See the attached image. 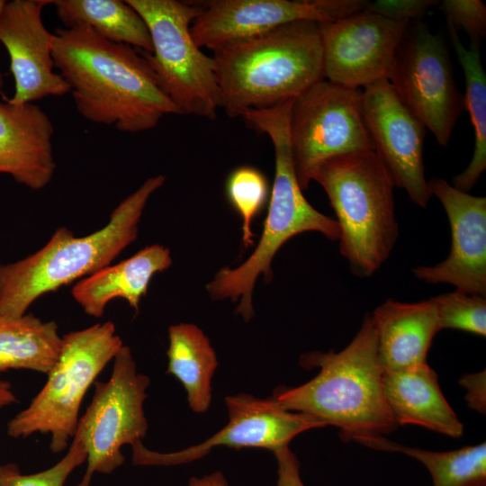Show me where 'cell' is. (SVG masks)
Instances as JSON below:
<instances>
[{
  "label": "cell",
  "mask_w": 486,
  "mask_h": 486,
  "mask_svg": "<svg viewBox=\"0 0 486 486\" xmlns=\"http://www.w3.org/2000/svg\"><path fill=\"white\" fill-rule=\"evenodd\" d=\"M165 181L163 175L148 178L112 210L102 229L76 237L69 229L59 227L33 254L0 264V314L22 316L40 296L111 265L137 239L143 210Z\"/></svg>",
  "instance_id": "277c9868"
},
{
  "label": "cell",
  "mask_w": 486,
  "mask_h": 486,
  "mask_svg": "<svg viewBox=\"0 0 486 486\" xmlns=\"http://www.w3.org/2000/svg\"><path fill=\"white\" fill-rule=\"evenodd\" d=\"M212 52L222 108L230 118L294 99L325 79L315 22L286 23Z\"/></svg>",
  "instance_id": "3957f363"
},
{
  "label": "cell",
  "mask_w": 486,
  "mask_h": 486,
  "mask_svg": "<svg viewBox=\"0 0 486 486\" xmlns=\"http://www.w3.org/2000/svg\"><path fill=\"white\" fill-rule=\"evenodd\" d=\"M122 346L110 320L64 335L47 382L30 405L10 419L8 436L50 434L51 452L65 450L75 435L87 390Z\"/></svg>",
  "instance_id": "52a82bcc"
},
{
  "label": "cell",
  "mask_w": 486,
  "mask_h": 486,
  "mask_svg": "<svg viewBox=\"0 0 486 486\" xmlns=\"http://www.w3.org/2000/svg\"><path fill=\"white\" fill-rule=\"evenodd\" d=\"M168 338L166 374L181 382L193 411H207L212 401L211 382L218 366L209 338L190 323L170 326Z\"/></svg>",
  "instance_id": "7402d4cb"
},
{
  "label": "cell",
  "mask_w": 486,
  "mask_h": 486,
  "mask_svg": "<svg viewBox=\"0 0 486 486\" xmlns=\"http://www.w3.org/2000/svg\"><path fill=\"white\" fill-rule=\"evenodd\" d=\"M62 337L55 321L32 314H0V374L25 369L48 374L61 348Z\"/></svg>",
  "instance_id": "603a6c76"
},
{
  "label": "cell",
  "mask_w": 486,
  "mask_h": 486,
  "mask_svg": "<svg viewBox=\"0 0 486 486\" xmlns=\"http://www.w3.org/2000/svg\"><path fill=\"white\" fill-rule=\"evenodd\" d=\"M202 4L190 31L195 44L212 51L281 25L327 23L364 10L363 0H212Z\"/></svg>",
  "instance_id": "9a60e30c"
},
{
  "label": "cell",
  "mask_w": 486,
  "mask_h": 486,
  "mask_svg": "<svg viewBox=\"0 0 486 486\" xmlns=\"http://www.w3.org/2000/svg\"><path fill=\"white\" fill-rule=\"evenodd\" d=\"M361 90L322 79L294 98L289 120L293 166L302 190L333 158L374 150L360 102Z\"/></svg>",
  "instance_id": "30bf717a"
},
{
  "label": "cell",
  "mask_w": 486,
  "mask_h": 486,
  "mask_svg": "<svg viewBox=\"0 0 486 486\" xmlns=\"http://www.w3.org/2000/svg\"><path fill=\"white\" fill-rule=\"evenodd\" d=\"M113 360L108 381L94 382L92 401L73 436L87 453L86 470L77 486H90L94 472L108 474L120 467L124 462L122 447L141 441L148 431L143 404L150 380L137 372L129 346H123Z\"/></svg>",
  "instance_id": "9c48e42d"
},
{
  "label": "cell",
  "mask_w": 486,
  "mask_h": 486,
  "mask_svg": "<svg viewBox=\"0 0 486 486\" xmlns=\"http://www.w3.org/2000/svg\"><path fill=\"white\" fill-rule=\"evenodd\" d=\"M52 58L77 112L92 122L136 133L153 129L165 115L179 113L141 51L88 26L58 29Z\"/></svg>",
  "instance_id": "6da1fadb"
},
{
  "label": "cell",
  "mask_w": 486,
  "mask_h": 486,
  "mask_svg": "<svg viewBox=\"0 0 486 486\" xmlns=\"http://www.w3.org/2000/svg\"><path fill=\"white\" fill-rule=\"evenodd\" d=\"M229 422L204 442L174 453H158L145 447L141 441L131 446L136 465H175L207 455L212 448L228 446L266 448L273 453L288 446L299 434L325 427L313 416L284 409L273 397L259 399L249 394L226 397Z\"/></svg>",
  "instance_id": "7c38bea8"
},
{
  "label": "cell",
  "mask_w": 486,
  "mask_h": 486,
  "mask_svg": "<svg viewBox=\"0 0 486 486\" xmlns=\"http://www.w3.org/2000/svg\"><path fill=\"white\" fill-rule=\"evenodd\" d=\"M428 184L446 211L452 245L444 261L418 266L414 275L430 284H450L456 290L486 296V198L471 195L439 177Z\"/></svg>",
  "instance_id": "e0dca14e"
},
{
  "label": "cell",
  "mask_w": 486,
  "mask_h": 486,
  "mask_svg": "<svg viewBox=\"0 0 486 486\" xmlns=\"http://www.w3.org/2000/svg\"><path fill=\"white\" fill-rule=\"evenodd\" d=\"M274 454L277 461L276 486H305L301 478L300 463L289 446L274 452Z\"/></svg>",
  "instance_id": "d6a6232c"
},
{
  "label": "cell",
  "mask_w": 486,
  "mask_h": 486,
  "mask_svg": "<svg viewBox=\"0 0 486 486\" xmlns=\"http://www.w3.org/2000/svg\"><path fill=\"white\" fill-rule=\"evenodd\" d=\"M17 399L7 381L0 380V409L16 403Z\"/></svg>",
  "instance_id": "e575fe53"
},
{
  "label": "cell",
  "mask_w": 486,
  "mask_h": 486,
  "mask_svg": "<svg viewBox=\"0 0 486 486\" xmlns=\"http://www.w3.org/2000/svg\"><path fill=\"white\" fill-rule=\"evenodd\" d=\"M228 200L242 220V244H254L252 222L262 211L268 197V183L258 169L240 166L233 170L226 183Z\"/></svg>",
  "instance_id": "4316f807"
},
{
  "label": "cell",
  "mask_w": 486,
  "mask_h": 486,
  "mask_svg": "<svg viewBox=\"0 0 486 486\" xmlns=\"http://www.w3.org/2000/svg\"><path fill=\"white\" fill-rule=\"evenodd\" d=\"M448 51L420 21L409 23L388 76L408 109L446 147L462 112Z\"/></svg>",
  "instance_id": "8fae6325"
},
{
  "label": "cell",
  "mask_w": 486,
  "mask_h": 486,
  "mask_svg": "<svg viewBox=\"0 0 486 486\" xmlns=\"http://www.w3.org/2000/svg\"><path fill=\"white\" fill-rule=\"evenodd\" d=\"M189 486H229L227 480L220 472H215L201 478L192 477Z\"/></svg>",
  "instance_id": "836d02e7"
},
{
  "label": "cell",
  "mask_w": 486,
  "mask_h": 486,
  "mask_svg": "<svg viewBox=\"0 0 486 486\" xmlns=\"http://www.w3.org/2000/svg\"><path fill=\"white\" fill-rule=\"evenodd\" d=\"M148 29L153 50L143 52L179 113L215 120L222 98L212 57L195 44L191 25L201 8L176 0H126Z\"/></svg>",
  "instance_id": "ba28073f"
},
{
  "label": "cell",
  "mask_w": 486,
  "mask_h": 486,
  "mask_svg": "<svg viewBox=\"0 0 486 486\" xmlns=\"http://www.w3.org/2000/svg\"><path fill=\"white\" fill-rule=\"evenodd\" d=\"M372 448L416 459L429 472L433 486H486L485 442L451 451H431L382 438Z\"/></svg>",
  "instance_id": "484cf974"
},
{
  "label": "cell",
  "mask_w": 486,
  "mask_h": 486,
  "mask_svg": "<svg viewBox=\"0 0 486 486\" xmlns=\"http://www.w3.org/2000/svg\"><path fill=\"white\" fill-rule=\"evenodd\" d=\"M430 300L436 310L439 330L454 328L485 337V296L455 290Z\"/></svg>",
  "instance_id": "83f0119b"
},
{
  "label": "cell",
  "mask_w": 486,
  "mask_h": 486,
  "mask_svg": "<svg viewBox=\"0 0 486 486\" xmlns=\"http://www.w3.org/2000/svg\"><path fill=\"white\" fill-rule=\"evenodd\" d=\"M464 389V399L468 407L481 414L486 411V374L485 371L464 374L459 380Z\"/></svg>",
  "instance_id": "1f68e13d"
},
{
  "label": "cell",
  "mask_w": 486,
  "mask_h": 486,
  "mask_svg": "<svg viewBox=\"0 0 486 486\" xmlns=\"http://www.w3.org/2000/svg\"><path fill=\"white\" fill-rule=\"evenodd\" d=\"M409 23L366 10L320 23L324 78L356 90L388 79Z\"/></svg>",
  "instance_id": "5bb4252c"
},
{
  "label": "cell",
  "mask_w": 486,
  "mask_h": 486,
  "mask_svg": "<svg viewBox=\"0 0 486 486\" xmlns=\"http://www.w3.org/2000/svg\"><path fill=\"white\" fill-rule=\"evenodd\" d=\"M50 0L5 1L0 13V42L8 52L14 93L6 100L14 104L33 103L48 96H62L70 88L54 71L53 33L42 21Z\"/></svg>",
  "instance_id": "2e32d148"
},
{
  "label": "cell",
  "mask_w": 486,
  "mask_h": 486,
  "mask_svg": "<svg viewBox=\"0 0 486 486\" xmlns=\"http://www.w3.org/2000/svg\"><path fill=\"white\" fill-rule=\"evenodd\" d=\"M302 367L319 374L297 387H278L272 396L284 409L309 414L339 430L344 441L373 447L398 428L382 385L377 334L370 315L339 352L313 351L300 357Z\"/></svg>",
  "instance_id": "7a4b0ae2"
},
{
  "label": "cell",
  "mask_w": 486,
  "mask_h": 486,
  "mask_svg": "<svg viewBox=\"0 0 486 486\" xmlns=\"http://www.w3.org/2000/svg\"><path fill=\"white\" fill-rule=\"evenodd\" d=\"M85 446L72 438L68 452L55 465L32 474H22L14 464L2 465L0 486H64L70 473L86 461Z\"/></svg>",
  "instance_id": "f1b7e54d"
},
{
  "label": "cell",
  "mask_w": 486,
  "mask_h": 486,
  "mask_svg": "<svg viewBox=\"0 0 486 486\" xmlns=\"http://www.w3.org/2000/svg\"><path fill=\"white\" fill-rule=\"evenodd\" d=\"M441 9L449 22L458 31L463 29L470 37L471 42L483 39L486 33V6L480 0H445Z\"/></svg>",
  "instance_id": "f546056e"
},
{
  "label": "cell",
  "mask_w": 486,
  "mask_h": 486,
  "mask_svg": "<svg viewBox=\"0 0 486 486\" xmlns=\"http://www.w3.org/2000/svg\"><path fill=\"white\" fill-rule=\"evenodd\" d=\"M51 4L66 28L88 26L112 41L153 50L146 22L126 1L54 0Z\"/></svg>",
  "instance_id": "cb8c5ba5"
},
{
  "label": "cell",
  "mask_w": 486,
  "mask_h": 486,
  "mask_svg": "<svg viewBox=\"0 0 486 486\" xmlns=\"http://www.w3.org/2000/svg\"><path fill=\"white\" fill-rule=\"evenodd\" d=\"M437 3L433 0H375L368 1L364 10L396 22H410L418 21Z\"/></svg>",
  "instance_id": "4dcf8cb0"
},
{
  "label": "cell",
  "mask_w": 486,
  "mask_h": 486,
  "mask_svg": "<svg viewBox=\"0 0 486 486\" xmlns=\"http://www.w3.org/2000/svg\"><path fill=\"white\" fill-rule=\"evenodd\" d=\"M171 265L170 250L153 244L116 265H109L79 280L73 286L71 294L84 311L94 318L102 317L107 304L117 298L125 300L138 313L152 277Z\"/></svg>",
  "instance_id": "44dd1931"
},
{
  "label": "cell",
  "mask_w": 486,
  "mask_h": 486,
  "mask_svg": "<svg viewBox=\"0 0 486 486\" xmlns=\"http://www.w3.org/2000/svg\"><path fill=\"white\" fill-rule=\"evenodd\" d=\"M384 396L395 423L458 438L464 425L446 400L436 373L427 364L383 372Z\"/></svg>",
  "instance_id": "ffe728a7"
},
{
  "label": "cell",
  "mask_w": 486,
  "mask_h": 486,
  "mask_svg": "<svg viewBox=\"0 0 486 486\" xmlns=\"http://www.w3.org/2000/svg\"><path fill=\"white\" fill-rule=\"evenodd\" d=\"M4 3L5 1L4 0H0V13L4 5ZM3 86H4V80H3V75L2 73L0 72V96L3 95ZM4 96V95H3Z\"/></svg>",
  "instance_id": "d590c367"
},
{
  "label": "cell",
  "mask_w": 486,
  "mask_h": 486,
  "mask_svg": "<svg viewBox=\"0 0 486 486\" xmlns=\"http://www.w3.org/2000/svg\"><path fill=\"white\" fill-rule=\"evenodd\" d=\"M1 469H2V465H0V472H1Z\"/></svg>",
  "instance_id": "8d00e7d4"
},
{
  "label": "cell",
  "mask_w": 486,
  "mask_h": 486,
  "mask_svg": "<svg viewBox=\"0 0 486 486\" xmlns=\"http://www.w3.org/2000/svg\"><path fill=\"white\" fill-rule=\"evenodd\" d=\"M312 180L325 190L339 227V251L357 277L373 275L399 236L392 178L374 150L322 163Z\"/></svg>",
  "instance_id": "8992f818"
},
{
  "label": "cell",
  "mask_w": 486,
  "mask_h": 486,
  "mask_svg": "<svg viewBox=\"0 0 486 486\" xmlns=\"http://www.w3.org/2000/svg\"><path fill=\"white\" fill-rule=\"evenodd\" d=\"M54 126L33 103L0 101V174L33 190L45 187L56 169L51 139Z\"/></svg>",
  "instance_id": "ac0fdd59"
},
{
  "label": "cell",
  "mask_w": 486,
  "mask_h": 486,
  "mask_svg": "<svg viewBox=\"0 0 486 486\" xmlns=\"http://www.w3.org/2000/svg\"><path fill=\"white\" fill-rule=\"evenodd\" d=\"M294 99L274 107L250 111L242 118L252 129L266 133L274 149L275 173L264 230L257 247L238 267L220 270L206 288L214 301L240 300L236 310L246 321L254 316L252 292L262 274L265 282L273 279L272 260L291 238L305 231H318L330 240H338V222L314 209L305 199L292 162L289 120Z\"/></svg>",
  "instance_id": "5b68a950"
},
{
  "label": "cell",
  "mask_w": 486,
  "mask_h": 486,
  "mask_svg": "<svg viewBox=\"0 0 486 486\" xmlns=\"http://www.w3.org/2000/svg\"><path fill=\"white\" fill-rule=\"evenodd\" d=\"M452 44L465 79L466 106L474 132V149L465 170L452 178V185L468 193L486 169V75L482 64L480 43L471 42L467 49L458 31L447 22Z\"/></svg>",
  "instance_id": "d4e9b609"
},
{
  "label": "cell",
  "mask_w": 486,
  "mask_h": 486,
  "mask_svg": "<svg viewBox=\"0 0 486 486\" xmlns=\"http://www.w3.org/2000/svg\"><path fill=\"white\" fill-rule=\"evenodd\" d=\"M360 102L374 151L394 185L404 189L415 204L426 208L433 194L424 173L425 126L387 79L363 87Z\"/></svg>",
  "instance_id": "4fadbf2b"
},
{
  "label": "cell",
  "mask_w": 486,
  "mask_h": 486,
  "mask_svg": "<svg viewBox=\"0 0 486 486\" xmlns=\"http://www.w3.org/2000/svg\"><path fill=\"white\" fill-rule=\"evenodd\" d=\"M371 319L383 372L427 363L428 352L439 331L436 310L430 299L411 303L389 299L374 310Z\"/></svg>",
  "instance_id": "d6986e66"
}]
</instances>
